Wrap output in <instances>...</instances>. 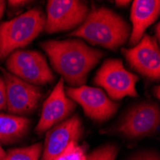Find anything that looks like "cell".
I'll list each match as a JSON object with an SVG mask.
<instances>
[{"label": "cell", "instance_id": "obj_1", "mask_svg": "<svg viewBox=\"0 0 160 160\" xmlns=\"http://www.w3.org/2000/svg\"><path fill=\"white\" fill-rule=\"evenodd\" d=\"M41 48L49 57L55 71L71 87L84 85L89 72L103 57V52L78 38L44 41Z\"/></svg>", "mask_w": 160, "mask_h": 160}, {"label": "cell", "instance_id": "obj_2", "mask_svg": "<svg viewBox=\"0 0 160 160\" xmlns=\"http://www.w3.org/2000/svg\"><path fill=\"white\" fill-rule=\"evenodd\" d=\"M130 34L127 21L110 9L95 8L87 14L85 20L70 34L88 41L92 45H100L115 50L125 44Z\"/></svg>", "mask_w": 160, "mask_h": 160}, {"label": "cell", "instance_id": "obj_3", "mask_svg": "<svg viewBox=\"0 0 160 160\" xmlns=\"http://www.w3.org/2000/svg\"><path fill=\"white\" fill-rule=\"evenodd\" d=\"M45 14L34 8L9 21L0 23V62L12 52L27 46L45 27Z\"/></svg>", "mask_w": 160, "mask_h": 160}, {"label": "cell", "instance_id": "obj_4", "mask_svg": "<svg viewBox=\"0 0 160 160\" xmlns=\"http://www.w3.org/2000/svg\"><path fill=\"white\" fill-rule=\"evenodd\" d=\"M10 73L34 85H42L54 82V74L45 57L38 51L16 50L6 62Z\"/></svg>", "mask_w": 160, "mask_h": 160}, {"label": "cell", "instance_id": "obj_5", "mask_svg": "<svg viewBox=\"0 0 160 160\" xmlns=\"http://www.w3.org/2000/svg\"><path fill=\"white\" fill-rule=\"evenodd\" d=\"M138 77L128 71L121 60L109 59L97 71L94 78L96 85L104 88L112 100H121L127 96L136 97L135 88Z\"/></svg>", "mask_w": 160, "mask_h": 160}, {"label": "cell", "instance_id": "obj_6", "mask_svg": "<svg viewBox=\"0 0 160 160\" xmlns=\"http://www.w3.org/2000/svg\"><path fill=\"white\" fill-rule=\"evenodd\" d=\"M45 32L67 31L82 24L89 12L86 2L78 0H49L47 2Z\"/></svg>", "mask_w": 160, "mask_h": 160}, {"label": "cell", "instance_id": "obj_7", "mask_svg": "<svg viewBox=\"0 0 160 160\" xmlns=\"http://www.w3.org/2000/svg\"><path fill=\"white\" fill-rule=\"evenodd\" d=\"M65 94L75 103L82 106L84 114L97 122L110 119L117 111L119 105L113 102L98 87L82 85L79 87H67Z\"/></svg>", "mask_w": 160, "mask_h": 160}, {"label": "cell", "instance_id": "obj_8", "mask_svg": "<svg viewBox=\"0 0 160 160\" xmlns=\"http://www.w3.org/2000/svg\"><path fill=\"white\" fill-rule=\"evenodd\" d=\"M6 99L9 113L12 115H27L34 112L42 98L38 86L29 83L10 72H4Z\"/></svg>", "mask_w": 160, "mask_h": 160}, {"label": "cell", "instance_id": "obj_9", "mask_svg": "<svg viewBox=\"0 0 160 160\" xmlns=\"http://www.w3.org/2000/svg\"><path fill=\"white\" fill-rule=\"evenodd\" d=\"M159 124V107L145 102L132 107L125 114L117 130L128 138H140L155 133Z\"/></svg>", "mask_w": 160, "mask_h": 160}, {"label": "cell", "instance_id": "obj_10", "mask_svg": "<svg viewBox=\"0 0 160 160\" xmlns=\"http://www.w3.org/2000/svg\"><path fill=\"white\" fill-rule=\"evenodd\" d=\"M122 54L135 71L152 81L160 78V51L154 38L144 35L130 49H122Z\"/></svg>", "mask_w": 160, "mask_h": 160}, {"label": "cell", "instance_id": "obj_11", "mask_svg": "<svg viewBox=\"0 0 160 160\" xmlns=\"http://www.w3.org/2000/svg\"><path fill=\"white\" fill-rule=\"evenodd\" d=\"M75 108L76 103L66 96L64 91V81L61 78L43 104L40 119L36 127L37 133L42 134L56 124L62 122L73 113Z\"/></svg>", "mask_w": 160, "mask_h": 160}, {"label": "cell", "instance_id": "obj_12", "mask_svg": "<svg viewBox=\"0 0 160 160\" xmlns=\"http://www.w3.org/2000/svg\"><path fill=\"white\" fill-rule=\"evenodd\" d=\"M82 132V124L77 114L51 128L45 136L41 160H53L59 156L71 142L80 140Z\"/></svg>", "mask_w": 160, "mask_h": 160}, {"label": "cell", "instance_id": "obj_13", "mask_svg": "<svg viewBox=\"0 0 160 160\" xmlns=\"http://www.w3.org/2000/svg\"><path fill=\"white\" fill-rule=\"evenodd\" d=\"M160 13L158 0H135L132 2L130 20L132 31L129 38V45L135 46L143 38L147 28L154 23Z\"/></svg>", "mask_w": 160, "mask_h": 160}, {"label": "cell", "instance_id": "obj_14", "mask_svg": "<svg viewBox=\"0 0 160 160\" xmlns=\"http://www.w3.org/2000/svg\"><path fill=\"white\" fill-rule=\"evenodd\" d=\"M30 120L22 116L0 114V142L12 144L21 140L30 128Z\"/></svg>", "mask_w": 160, "mask_h": 160}, {"label": "cell", "instance_id": "obj_15", "mask_svg": "<svg viewBox=\"0 0 160 160\" xmlns=\"http://www.w3.org/2000/svg\"><path fill=\"white\" fill-rule=\"evenodd\" d=\"M42 151V145L37 143L25 148L10 150L1 160H38Z\"/></svg>", "mask_w": 160, "mask_h": 160}, {"label": "cell", "instance_id": "obj_16", "mask_svg": "<svg viewBox=\"0 0 160 160\" xmlns=\"http://www.w3.org/2000/svg\"><path fill=\"white\" fill-rule=\"evenodd\" d=\"M118 147L114 144H107L86 155V160H115Z\"/></svg>", "mask_w": 160, "mask_h": 160}, {"label": "cell", "instance_id": "obj_17", "mask_svg": "<svg viewBox=\"0 0 160 160\" xmlns=\"http://www.w3.org/2000/svg\"><path fill=\"white\" fill-rule=\"evenodd\" d=\"M53 160H86V154L78 142H71L65 151Z\"/></svg>", "mask_w": 160, "mask_h": 160}, {"label": "cell", "instance_id": "obj_18", "mask_svg": "<svg viewBox=\"0 0 160 160\" xmlns=\"http://www.w3.org/2000/svg\"><path fill=\"white\" fill-rule=\"evenodd\" d=\"M7 107V99H6V87L4 79L0 77V111L5 109Z\"/></svg>", "mask_w": 160, "mask_h": 160}, {"label": "cell", "instance_id": "obj_19", "mask_svg": "<svg viewBox=\"0 0 160 160\" xmlns=\"http://www.w3.org/2000/svg\"><path fill=\"white\" fill-rule=\"evenodd\" d=\"M129 160H159V156L155 152H145L130 158Z\"/></svg>", "mask_w": 160, "mask_h": 160}, {"label": "cell", "instance_id": "obj_20", "mask_svg": "<svg viewBox=\"0 0 160 160\" xmlns=\"http://www.w3.org/2000/svg\"><path fill=\"white\" fill-rule=\"evenodd\" d=\"M8 3L12 8H19L25 6L28 3V1H9Z\"/></svg>", "mask_w": 160, "mask_h": 160}, {"label": "cell", "instance_id": "obj_21", "mask_svg": "<svg viewBox=\"0 0 160 160\" xmlns=\"http://www.w3.org/2000/svg\"><path fill=\"white\" fill-rule=\"evenodd\" d=\"M5 6H6L5 1H2V0H0V19H1V18H2V16H3V13H4Z\"/></svg>", "mask_w": 160, "mask_h": 160}, {"label": "cell", "instance_id": "obj_22", "mask_svg": "<svg viewBox=\"0 0 160 160\" xmlns=\"http://www.w3.org/2000/svg\"><path fill=\"white\" fill-rule=\"evenodd\" d=\"M159 29H160V24L157 23L155 25V38H156V41H159L160 39V34H159Z\"/></svg>", "mask_w": 160, "mask_h": 160}, {"label": "cell", "instance_id": "obj_23", "mask_svg": "<svg viewBox=\"0 0 160 160\" xmlns=\"http://www.w3.org/2000/svg\"><path fill=\"white\" fill-rule=\"evenodd\" d=\"M130 1H120V0H118V1H116V5L117 6H121V7H126L128 5H129Z\"/></svg>", "mask_w": 160, "mask_h": 160}, {"label": "cell", "instance_id": "obj_24", "mask_svg": "<svg viewBox=\"0 0 160 160\" xmlns=\"http://www.w3.org/2000/svg\"><path fill=\"white\" fill-rule=\"evenodd\" d=\"M5 155H6V152H5L3 149H2V147H1V144H0V160L3 159Z\"/></svg>", "mask_w": 160, "mask_h": 160}, {"label": "cell", "instance_id": "obj_25", "mask_svg": "<svg viewBox=\"0 0 160 160\" xmlns=\"http://www.w3.org/2000/svg\"><path fill=\"white\" fill-rule=\"evenodd\" d=\"M153 93H154L155 97L159 99V86H155V87H154V89H153Z\"/></svg>", "mask_w": 160, "mask_h": 160}]
</instances>
